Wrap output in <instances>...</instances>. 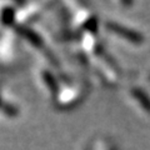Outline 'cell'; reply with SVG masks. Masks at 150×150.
<instances>
[{
	"label": "cell",
	"mask_w": 150,
	"mask_h": 150,
	"mask_svg": "<svg viewBox=\"0 0 150 150\" xmlns=\"http://www.w3.org/2000/svg\"><path fill=\"white\" fill-rule=\"evenodd\" d=\"M85 88L81 84H76L74 81H69L67 84H62L60 89L54 96V104L56 108L62 110L71 109L79 105L85 98Z\"/></svg>",
	"instance_id": "obj_1"
},
{
	"label": "cell",
	"mask_w": 150,
	"mask_h": 150,
	"mask_svg": "<svg viewBox=\"0 0 150 150\" xmlns=\"http://www.w3.org/2000/svg\"><path fill=\"white\" fill-rule=\"evenodd\" d=\"M35 78L39 83L40 89L43 90L46 95L53 98L56 95V93L60 89L62 83L58 78L54 75L53 70L49 69L48 67H38L35 70Z\"/></svg>",
	"instance_id": "obj_2"
},
{
	"label": "cell",
	"mask_w": 150,
	"mask_h": 150,
	"mask_svg": "<svg viewBox=\"0 0 150 150\" xmlns=\"http://www.w3.org/2000/svg\"><path fill=\"white\" fill-rule=\"evenodd\" d=\"M15 58V40L9 35L0 36V65H9Z\"/></svg>",
	"instance_id": "obj_3"
},
{
	"label": "cell",
	"mask_w": 150,
	"mask_h": 150,
	"mask_svg": "<svg viewBox=\"0 0 150 150\" xmlns=\"http://www.w3.org/2000/svg\"><path fill=\"white\" fill-rule=\"evenodd\" d=\"M91 150H115V148L108 138H98L91 145Z\"/></svg>",
	"instance_id": "obj_4"
},
{
	"label": "cell",
	"mask_w": 150,
	"mask_h": 150,
	"mask_svg": "<svg viewBox=\"0 0 150 150\" xmlns=\"http://www.w3.org/2000/svg\"><path fill=\"white\" fill-rule=\"evenodd\" d=\"M4 81H3V79L0 78V105H1V103L4 100Z\"/></svg>",
	"instance_id": "obj_5"
}]
</instances>
